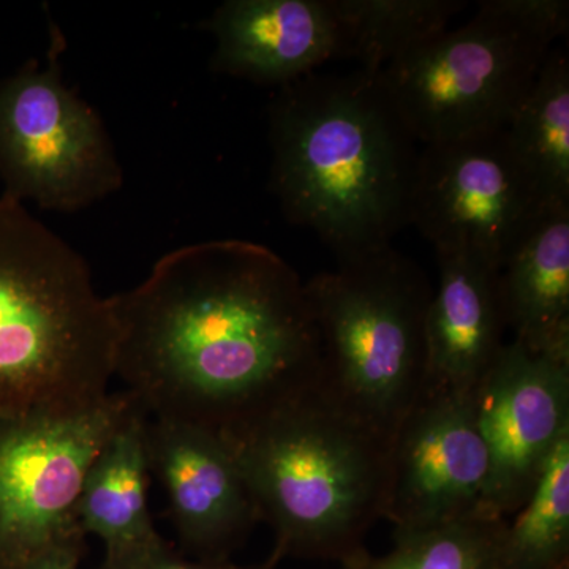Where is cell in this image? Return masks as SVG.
I'll use <instances>...</instances> for the list:
<instances>
[{"label":"cell","instance_id":"6da1fadb","mask_svg":"<svg viewBox=\"0 0 569 569\" xmlns=\"http://www.w3.org/2000/svg\"><path fill=\"white\" fill-rule=\"evenodd\" d=\"M110 301L114 377L151 418L228 436L318 385L306 282L269 247H179Z\"/></svg>","mask_w":569,"mask_h":569},{"label":"cell","instance_id":"7a4b0ae2","mask_svg":"<svg viewBox=\"0 0 569 569\" xmlns=\"http://www.w3.org/2000/svg\"><path fill=\"white\" fill-rule=\"evenodd\" d=\"M271 190L288 222L337 261L392 246L410 224L417 140L380 73L306 74L269 104Z\"/></svg>","mask_w":569,"mask_h":569},{"label":"cell","instance_id":"3957f363","mask_svg":"<svg viewBox=\"0 0 569 569\" xmlns=\"http://www.w3.org/2000/svg\"><path fill=\"white\" fill-rule=\"evenodd\" d=\"M274 531L271 559L336 560L365 550L383 519L391 443L318 388L223 436Z\"/></svg>","mask_w":569,"mask_h":569},{"label":"cell","instance_id":"277c9868","mask_svg":"<svg viewBox=\"0 0 569 569\" xmlns=\"http://www.w3.org/2000/svg\"><path fill=\"white\" fill-rule=\"evenodd\" d=\"M116 321L77 250L0 194V415L81 413L110 395Z\"/></svg>","mask_w":569,"mask_h":569},{"label":"cell","instance_id":"5b68a950","mask_svg":"<svg viewBox=\"0 0 569 569\" xmlns=\"http://www.w3.org/2000/svg\"><path fill=\"white\" fill-rule=\"evenodd\" d=\"M320 346L318 388L391 443L426 388L433 288L395 247L337 261L306 282Z\"/></svg>","mask_w":569,"mask_h":569},{"label":"cell","instance_id":"8992f818","mask_svg":"<svg viewBox=\"0 0 569 569\" xmlns=\"http://www.w3.org/2000/svg\"><path fill=\"white\" fill-rule=\"evenodd\" d=\"M568 28L567 0H482L470 21L422 41L380 78L422 146L505 129Z\"/></svg>","mask_w":569,"mask_h":569},{"label":"cell","instance_id":"52a82bcc","mask_svg":"<svg viewBox=\"0 0 569 569\" xmlns=\"http://www.w3.org/2000/svg\"><path fill=\"white\" fill-rule=\"evenodd\" d=\"M50 28L47 63L0 81V179L18 203L73 212L118 192L123 171L99 112L63 82L66 40Z\"/></svg>","mask_w":569,"mask_h":569},{"label":"cell","instance_id":"ba28073f","mask_svg":"<svg viewBox=\"0 0 569 569\" xmlns=\"http://www.w3.org/2000/svg\"><path fill=\"white\" fill-rule=\"evenodd\" d=\"M133 406L112 392L81 413L0 415V569L29 561L73 531L92 460Z\"/></svg>","mask_w":569,"mask_h":569},{"label":"cell","instance_id":"9c48e42d","mask_svg":"<svg viewBox=\"0 0 569 569\" xmlns=\"http://www.w3.org/2000/svg\"><path fill=\"white\" fill-rule=\"evenodd\" d=\"M507 129L422 146L410 224L436 253H471L501 269L549 211Z\"/></svg>","mask_w":569,"mask_h":569},{"label":"cell","instance_id":"30bf717a","mask_svg":"<svg viewBox=\"0 0 569 569\" xmlns=\"http://www.w3.org/2000/svg\"><path fill=\"white\" fill-rule=\"evenodd\" d=\"M471 402L489 455L478 515L509 519L569 436V351L535 353L515 340L505 343Z\"/></svg>","mask_w":569,"mask_h":569},{"label":"cell","instance_id":"8fae6325","mask_svg":"<svg viewBox=\"0 0 569 569\" xmlns=\"http://www.w3.org/2000/svg\"><path fill=\"white\" fill-rule=\"evenodd\" d=\"M488 479L471 392H422L391 441L383 519L400 537L478 515Z\"/></svg>","mask_w":569,"mask_h":569},{"label":"cell","instance_id":"7c38bea8","mask_svg":"<svg viewBox=\"0 0 569 569\" xmlns=\"http://www.w3.org/2000/svg\"><path fill=\"white\" fill-rule=\"evenodd\" d=\"M146 445L152 477L167 493L168 515L183 552L194 560H231L260 516L222 433L149 417Z\"/></svg>","mask_w":569,"mask_h":569},{"label":"cell","instance_id":"4fadbf2b","mask_svg":"<svg viewBox=\"0 0 569 569\" xmlns=\"http://www.w3.org/2000/svg\"><path fill=\"white\" fill-rule=\"evenodd\" d=\"M213 70L280 86L340 59L332 0H227L208 22Z\"/></svg>","mask_w":569,"mask_h":569},{"label":"cell","instance_id":"5bb4252c","mask_svg":"<svg viewBox=\"0 0 569 569\" xmlns=\"http://www.w3.org/2000/svg\"><path fill=\"white\" fill-rule=\"evenodd\" d=\"M437 261L425 392L470 395L507 343L500 269L471 253H437Z\"/></svg>","mask_w":569,"mask_h":569},{"label":"cell","instance_id":"9a60e30c","mask_svg":"<svg viewBox=\"0 0 569 569\" xmlns=\"http://www.w3.org/2000/svg\"><path fill=\"white\" fill-rule=\"evenodd\" d=\"M149 415L133 406L86 473L77 505L82 533L99 538L104 556L129 552L160 541L149 509V466L146 422Z\"/></svg>","mask_w":569,"mask_h":569},{"label":"cell","instance_id":"2e32d148","mask_svg":"<svg viewBox=\"0 0 569 569\" xmlns=\"http://www.w3.org/2000/svg\"><path fill=\"white\" fill-rule=\"evenodd\" d=\"M500 288L515 342L569 351V206L549 209L509 254Z\"/></svg>","mask_w":569,"mask_h":569},{"label":"cell","instance_id":"e0dca14e","mask_svg":"<svg viewBox=\"0 0 569 569\" xmlns=\"http://www.w3.org/2000/svg\"><path fill=\"white\" fill-rule=\"evenodd\" d=\"M512 151L549 208L569 206V58L552 48L509 119Z\"/></svg>","mask_w":569,"mask_h":569},{"label":"cell","instance_id":"ac0fdd59","mask_svg":"<svg viewBox=\"0 0 569 569\" xmlns=\"http://www.w3.org/2000/svg\"><path fill=\"white\" fill-rule=\"evenodd\" d=\"M460 0H332L340 29V59L381 73L422 41L447 31Z\"/></svg>","mask_w":569,"mask_h":569},{"label":"cell","instance_id":"d6986e66","mask_svg":"<svg viewBox=\"0 0 569 569\" xmlns=\"http://www.w3.org/2000/svg\"><path fill=\"white\" fill-rule=\"evenodd\" d=\"M569 568V436L553 449L530 496L508 519L503 569Z\"/></svg>","mask_w":569,"mask_h":569},{"label":"cell","instance_id":"ffe728a7","mask_svg":"<svg viewBox=\"0 0 569 569\" xmlns=\"http://www.w3.org/2000/svg\"><path fill=\"white\" fill-rule=\"evenodd\" d=\"M508 519L473 515L437 529L400 535L387 556L365 549L340 569H503Z\"/></svg>","mask_w":569,"mask_h":569},{"label":"cell","instance_id":"44dd1931","mask_svg":"<svg viewBox=\"0 0 569 569\" xmlns=\"http://www.w3.org/2000/svg\"><path fill=\"white\" fill-rule=\"evenodd\" d=\"M277 567L279 563L271 557L254 565H238L231 560L190 559V557L182 556L167 539L162 538L144 548L104 556L102 563L97 569H277Z\"/></svg>","mask_w":569,"mask_h":569},{"label":"cell","instance_id":"7402d4cb","mask_svg":"<svg viewBox=\"0 0 569 569\" xmlns=\"http://www.w3.org/2000/svg\"><path fill=\"white\" fill-rule=\"evenodd\" d=\"M86 550V535L77 530L41 550L24 569H80Z\"/></svg>","mask_w":569,"mask_h":569},{"label":"cell","instance_id":"603a6c76","mask_svg":"<svg viewBox=\"0 0 569 569\" xmlns=\"http://www.w3.org/2000/svg\"><path fill=\"white\" fill-rule=\"evenodd\" d=\"M567 569H569V568H567Z\"/></svg>","mask_w":569,"mask_h":569}]
</instances>
